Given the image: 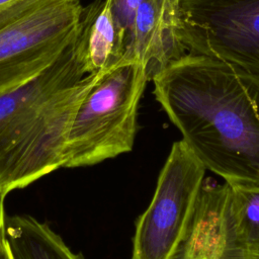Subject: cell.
I'll use <instances>...</instances> for the list:
<instances>
[{
  "mask_svg": "<svg viewBox=\"0 0 259 259\" xmlns=\"http://www.w3.org/2000/svg\"><path fill=\"white\" fill-rule=\"evenodd\" d=\"M0 259H14L7 241H6V243L0 248Z\"/></svg>",
  "mask_w": 259,
  "mask_h": 259,
  "instance_id": "cell-13",
  "label": "cell"
},
{
  "mask_svg": "<svg viewBox=\"0 0 259 259\" xmlns=\"http://www.w3.org/2000/svg\"><path fill=\"white\" fill-rule=\"evenodd\" d=\"M187 52L180 31L179 0H142L123 60L142 64L149 81Z\"/></svg>",
  "mask_w": 259,
  "mask_h": 259,
  "instance_id": "cell-8",
  "label": "cell"
},
{
  "mask_svg": "<svg viewBox=\"0 0 259 259\" xmlns=\"http://www.w3.org/2000/svg\"><path fill=\"white\" fill-rule=\"evenodd\" d=\"M98 72H86L77 35L49 67L0 96V190L5 196L63 167L73 117Z\"/></svg>",
  "mask_w": 259,
  "mask_h": 259,
  "instance_id": "cell-2",
  "label": "cell"
},
{
  "mask_svg": "<svg viewBox=\"0 0 259 259\" xmlns=\"http://www.w3.org/2000/svg\"><path fill=\"white\" fill-rule=\"evenodd\" d=\"M81 0H18L0 7V96L49 67L78 35Z\"/></svg>",
  "mask_w": 259,
  "mask_h": 259,
  "instance_id": "cell-4",
  "label": "cell"
},
{
  "mask_svg": "<svg viewBox=\"0 0 259 259\" xmlns=\"http://www.w3.org/2000/svg\"><path fill=\"white\" fill-rule=\"evenodd\" d=\"M6 240L14 259H85L48 224L28 214L6 218Z\"/></svg>",
  "mask_w": 259,
  "mask_h": 259,
  "instance_id": "cell-10",
  "label": "cell"
},
{
  "mask_svg": "<svg viewBox=\"0 0 259 259\" xmlns=\"http://www.w3.org/2000/svg\"><path fill=\"white\" fill-rule=\"evenodd\" d=\"M188 53L259 74V0H179Z\"/></svg>",
  "mask_w": 259,
  "mask_h": 259,
  "instance_id": "cell-7",
  "label": "cell"
},
{
  "mask_svg": "<svg viewBox=\"0 0 259 259\" xmlns=\"http://www.w3.org/2000/svg\"><path fill=\"white\" fill-rule=\"evenodd\" d=\"M6 196L0 190V248L6 243V217L4 212V198Z\"/></svg>",
  "mask_w": 259,
  "mask_h": 259,
  "instance_id": "cell-12",
  "label": "cell"
},
{
  "mask_svg": "<svg viewBox=\"0 0 259 259\" xmlns=\"http://www.w3.org/2000/svg\"><path fill=\"white\" fill-rule=\"evenodd\" d=\"M178 252L196 259H258L259 182H203Z\"/></svg>",
  "mask_w": 259,
  "mask_h": 259,
  "instance_id": "cell-5",
  "label": "cell"
},
{
  "mask_svg": "<svg viewBox=\"0 0 259 259\" xmlns=\"http://www.w3.org/2000/svg\"><path fill=\"white\" fill-rule=\"evenodd\" d=\"M117 25L124 34V44L130 35L136 10L142 0H105Z\"/></svg>",
  "mask_w": 259,
  "mask_h": 259,
  "instance_id": "cell-11",
  "label": "cell"
},
{
  "mask_svg": "<svg viewBox=\"0 0 259 259\" xmlns=\"http://www.w3.org/2000/svg\"><path fill=\"white\" fill-rule=\"evenodd\" d=\"M174 259H196V258H192V257H189L187 255H184V254H181V253L177 252V254L175 255Z\"/></svg>",
  "mask_w": 259,
  "mask_h": 259,
  "instance_id": "cell-14",
  "label": "cell"
},
{
  "mask_svg": "<svg viewBox=\"0 0 259 259\" xmlns=\"http://www.w3.org/2000/svg\"><path fill=\"white\" fill-rule=\"evenodd\" d=\"M148 81L136 61L123 60L98 72L73 117L63 168L93 166L132 151L138 106Z\"/></svg>",
  "mask_w": 259,
  "mask_h": 259,
  "instance_id": "cell-3",
  "label": "cell"
},
{
  "mask_svg": "<svg viewBox=\"0 0 259 259\" xmlns=\"http://www.w3.org/2000/svg\"><path fill=\"white\" fill-rule=\"evenodd\" d=\"M154 95L203 167L259 182V74L186 53L153 79Z\"/></svg>",
  "mask_w": 259,
  "mask_h": 259,
  "instance_id": "cell-1",
  "label": "cell"
},
{
  "mask_svg": "<svg viewBox=\"0 0 259 259\" xmlns=\"http://www.w3.org/2000/svg\"><path fill=\"white\" fill-rule=\"evenodd\" d=\"M258 259H259V258H258Z\"/></svg>",
  "mask_w": 259,
  "mask_h": 259,
  "instance_id": "cell-16",
  "label": "cell"
},
{
  "mask_svg": "<svg viewBox=\"0 0 259 259\" xmlns=\"http://www.w3.org/2000/svg\"><path fill=\"white\" fill-rule=\"evenodd\" d=\"M78 40L88 74L110 69L123 61L124 34L105 0L83 6Z\"/></svg>",
  "mask_w": 259,
  "mask_h": 259,
  "instance_id": "cell-9",
  "label": "cell"
},
{
  "mask_svg": "<svg viewBox=\"0 0 259 259\" xmlns=\"http://www.w3.org/2000/svg\"><path fill=\"white\" fill-rule=\"evenodd\" d=\"M16 1H18V0H0V7L8 5V4H11V3L16 2Z\"/></svg>",
  "mask_w": 259,
  "mask_h": 259,
  "instance_id": "cell-15",
  "label": "cell"
},
{
  "mask_svg": "<svg viewBox=\"0 0 259 259\" xmlns=\"http://www.w3.org/2000/svg\"><path fill=\"white\" fill-rule=\"evenodd\" d=\"M205 170L182 140L172 145L153 198L136 222L131 259H174L186 238Z\"/></svg>",
  "mask_w": 259,
  "mask_h": 259,
  "instance_id": "cell-6",
  "label": "cell"
}]
</instances>
